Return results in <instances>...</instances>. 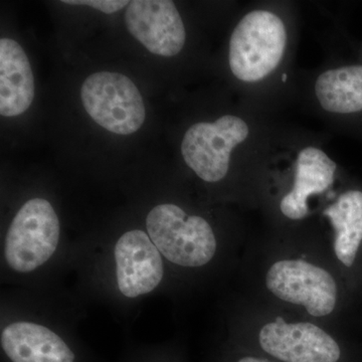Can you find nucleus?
Wrapping results in <instances>:
<instances>
[{
    "instance_id": "5",
    "label": "nucleus",
    "mask_w": 362,
    "mask_h": 362,
    "mask_svg": "<svg viewBox=\"0 0 362 362\" xmlns=\"http://www.w3.org/2000/svg\"><path fill=\"white\" fill-rule=\"evenodd\" d=\"M249 136V127L239 117L226 115L214 123H197L185 133L181 153L188 168L206 182L225 178L230 153Z\"/></svg>"
},
{
    "instance_id": "4",
    "label": "nucleus",
    "mask_w": 362,
    "mask_h": 362,
    "mask_svg": "<svg viewBox=\"0 0 362 362\" xmlns=\"http://www.w3.org/2000/svg\"><path fill=\"white\" fill-rule=\"evenodd\" d=\"M90 118L112 133L129 135L141 128L146 117L139 90L126 76L111 71L90 75L81 89Z\"/></svg>"
},
{
    "instance_id": "15",
    "label": "nucleus",
    "mask_w": 362,
    "mask_h": 362,
    "mask_svg": "<svg viewBox=\"0 0 362 362\" xmlns=\"http://www.w3.org/2000/svg\"><path fill=\"white\" fill-rule=\"evenodd\" d=\"M64 4L71 6H86L96 8L102 13L111 14L120 11L130 4L129 1H119V0H64Z\"/></svg>"
},
{
    "instance_id": "14",
    "label": "nucleus",
    "mask_w": 362,
    "mask_h": 362,
    "mask_svg": "<svg viewBox=\"0 0 362 362\" xmlns=\"http://www.w3.org/2000/svg\"><path fill=\"white\" fill-rule=\"evenodd\" d=\"M316 96L326 111L349 114L362 110V66L324 71L317 78Z\"/></svg>"
},
{
    "instance_id": "8",
    "label": "nucleus",
    "mask_w": 362,
    "mask_h": 362,
    "mask_svg": "<svg viewBox=\"0 0 362 362\" xmlns=\"http://www.w3.org/2000/svg\"><path fill=\"white\" fill-rule=\"evenodd\" d=\"M125 23L131 35L157 56H176L185 44V25L175 2L169 0L131 1Z\"/></svg>"
},
{
    "instance_id": "2",
    "label": "nucleus",
    "mask_w": 362,
    "mask_h": 362,
    "mask_svg": "<svg viewBox=\"0 0 362 362\" xmlns=\"http://www.w3.org/2000/svg\"><path fill=\"white\" fill-rule=\"evenodd\" d=\"M287 33L276 14L266 11L247 13L230 40V66L244 82H257L275 70L284 54Z\"/></svg>"
},
{
    "instance_id": "16",
    "label": "nucleus",
    "mask_w": 362,
    "mask_h": 362,
    "mask_svg": "<svg viewBox=\"0 0 362 362\" xmlns=\"http://www.w3.org/2000/svg\"><path fill=\"white\" fill-rule=\"evenodd\" d=\"M238 362H269L265 359L256 358V357H245V358L240 359Z\"/></svg>"
},
{
    "instance_id": "10",
    "label": "nucleus",
    "mask_w": 362,
    "mask_h": 362,
    "mask_svg": "<svg viewBox=\"0 0 362 362\" xmlns=\"http://www.w3.org/2000/svg\"><path fill=\"white\" fill-rule=\"evenodd\" d=\"M337 163L322 150L307 147L298 154L294 187L283 197L280 209L290 220H302L309 214V197L323 194L334 181Z\"/></svg>"
},
{
    "instance_id": "9",
    "label": "nucleus",
    "mask_w": 362,
    "mask_h": 362,
    "mask_svg": "<svg viewBox=\"0 0 362 362\" xmlns=\"http://www.w3.org/2000/svg\"><path fill=\"white\" fill-rule=\"evenodd\" d=\"M117 283L124 296L148 294L163 279L160 252L149 235L140 230L124 233L115 246Z\"/></svg>"
},
{
    "instance_id": "12",
    "label": "nucleus",
    "mask_w": 362,
    "mask_h": 362,
    "mask_svg": "<svg viewBox=\"0 0 362 362\" xmlns=\"http://www.w3.org/2000/svg\"><path fill=\"white\" fill-rule=\"evenodd\" d=\"M1 345L13 362H74L70 347L49 328L16 322L2 331Z\"/></svg>"
},
{
    "instance_id": "7",
    "label": "nucleus",
    "mask_w": 362,
    "mask_h": 362,
    "mask_svg": "<svg viewBox=\"0 0 362 362\" xmlns=\"http://www.w3.org/2000/svg\"><path fill=\"white\" fill-rule=\"evenodd\" d=\"M259 342L285 362H337L341 356L337 342L315 324L287 323L281 317L262 327Z\"/></svg>"
},
{
    "instance_id": "11",
    "label": "nucleus",
    "mask_w": 362,
    "mask_h": 362,
    "mask_svg": "<svg viewBox=\"0 0 362 362\" xmlns=\"http://www.w3.org/2000/svg\"><path fill=\"white\" fill-rule=\"evenodd\" d=\"M35 98V77L25 52L16 40H0V114L25 113Z\"/></svg>"
},
{
    "instance_id": "6",
    "label": "nucleus",
    "mask_w": 362,
    "mask_h": 362,
    "mask_svg": "<svg viewBox=\"0 0 362 362\" xmlns=\"http://www.w3.org/2000/svg\"><path fill=\"white\" fill-rule=\"evenodd\" d=\"M266 286L279 299L301 305L314 317L329 315L337 306V285L329 272L303 259L276 262Z\"/></svg>"
},
{
    "instance_id": "3",
    "label": "nucleus",
    "mask_w": 362,
    "mask_h": 362,
    "mask_svg": "<svg viewBox=\"0 0 362 362\" xmlns=\"http://www.w3.org/2000/svg\"><path fill=\"white\" fill-rule=\"evenodd\" d=\"M59 221L54 207L44 199L26 202L14 216L4 243L8 266L20 273L37 270L58 247Z\"/></svg>"
},
{
    "instance_id": "1",
    "label": "nucleus",
    "mask_w": 362,
    "mask_h": 362,
    "mask_svg": "<svg viewBox=\"0 0 362 362\" xmlns=\"http://www.w3.org/2000/svg\"><path fill=\"white\" fill-rule=\"evenodd\" d=\"M150 239L171 263L187 268L206 265L216 251L213 228L204 218L188 216L175 204H159L146 218Z\"/></svg>"
},
{
    "instance_id": "13",
    "label": "nucleus",
    "mask_w": 362,
    "mask_h": 362,
    "mask_svg": "<svg viewBox=\"0 0 362 362\" xmlns=\"http://www.w3.org/2000/svg\"><path fill=\"white\" fill-rule=\"evenodd\" d=\"M334 228V252L346 267L356 261L362 242V192L349 190L324 211Z\"/></svg>"
}]
</instances>
